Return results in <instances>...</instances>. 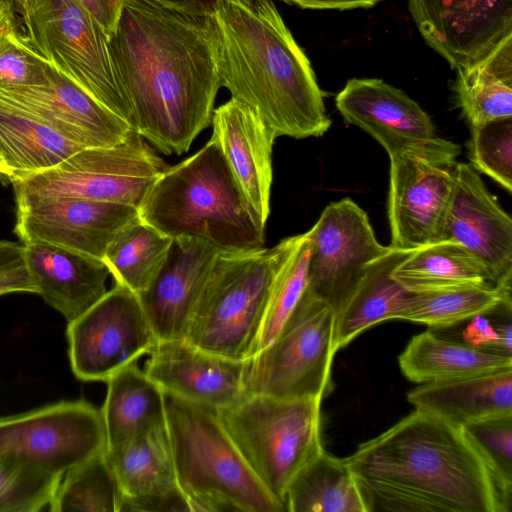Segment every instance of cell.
<instances>
[{"mask_svg": "<svg viewBox=\"0 0 512 512\" xmlns=\"http://www.w3.org/2000/svg\"><path fill=\"white\" fill-rule=\"evenodd\" d=\"M106 383L100 410L107 447L166 424L164 391L137 362L114 373Z\"/></svg>", "mask_w": 512, "mask_h": 512, "instance_id": "4316f807", "label": "cell"}, {"mask_svg": "<svg viewBox=\"0 0 512 512\" xmlns=\"http://www.w3.org/2000/svg\"><path fill=\"white\" fill-rule=\"evenodd\" d=\"M176 480L191 512H284L250 469L217 411L165 392Z\"/></svg>", "mask_w": 512, "mask_h": 512, "instance_id": "5b68a950", "label": "cell"}, {"mask_svg": "<svg viewBox=\"0 0 512 512\" xmlns=\"http://www.w3.org/2000/svg\"><path fill=\"white\" fill-rule=\"evenodd\" d=\"M23 292L37 294L27 266L24 244L0 240V296Z\"/></svg>", "mask_w": 512, "mask_h": 512, "instance_id": "60d3db41", "label": "cell"}, {"mask_svg": "<svg viewBox=\"0 0 512 512\" xmlns=\"http://www.w3.org/2000/svg\"><path fill=\"white\" fill-rule=\"evenodd\" d=\"M407 399L416 409L462 427L512 414V368L423 383L411 390Z\"/></svg>", "mask_w": 512, "mask_h": 512, "instance_id": "cb8c5ba5", "label": "cell"}, {"mask_svg": "<svg viewBox=\"0 0 512 512\" xmlns=\"http://www.w3.org/2000/svg\"><path fill=\"white\" fill-rule=\"evenodd\" d=\"M511 284L512 278H508L497 284L485 282L411 292L397 319L436 329L448 328L476 315L491 313L501 305L511 307Z\"/></svg>", "mask_w": 512, "mask_h": 512, "instance_id": "1f68e13d", "label": "cell"}, {"mask_svg": "<svg viewBox=\"0 0 512 512\" xmlns=\"http://www.w3.org/2000/svg\"><path fill=\"white\" fill-rule=\"evenodd\" d=\"M186 11L206 14L211 12L216 0H157Z\"/></svg>", "mask_w": 512, "mask_h": 512, "instance_id": "bcb514c9", "label": "cell"}, {"mask_svg": "<svg viewBox=\"0 0 512 512\" xmlns=\"http://www.w3.org/2000/svg\"><path fill=\"white\" fill-rule=\"evenodd\" d=\"M407 379L416 383L453 380L512 368V357L443 339L431 331L411 338L399 356Z\"/></svg>", "mask_w": 512, "mask_h": 512, "instance_id": "f1b7e54d", "label": "cell"}, {"mask_svg": "<svg viewBox=\"0 0 512 512\" xmlns=\"http://www.w3.org/2000/svg\"><path fill=\"white\" fill-rule=\"evenodd\" d=\"M0 3H4V4H8V5H10V4L8 3V0H0Z\"/></svg>", "mask_w": 512, "mask_h": 512, "instance_id": "681fc988", "label": "cell"}, {"mask_svg": "<svg viewBox=\"0 0 512 512\" xmlns=\"http://www.w3.org/2000/svg\"><path fill=\"white\" fill-rule=\"evenodd\" d=\"M343 118L372 136L389 156L435 136L427 112L402 90L377 78H352L337 94Z\"/></svg>", "mask_w": 512, "mask_h": 512, "instance_id": "7402d4cb", "label": "cell"}, {"mask_svg": "<svg viewBox=\"0 0 512 512\" xmlns=\"http://www.w3.org/2000/svg\"><path fill=\"white\" fill-rule=\"evenodd\" d=\"M460 151L434 136L389 156V246L414 250L441 240Z\"/></svg>", "mask_w": 512, "mask_h": 512, "instance_id": "8fae6325", "label": "cell"}, {"mask_svg": "<svg viewBox=\"0 0 512 512\" xmlns=\"http://www.w3.org/2000/svg\"><path fill=\"white\" fill-rule=\"evenodd\" d=\"M42 85L0 87V101L37 118L83 148L122 142L133 128L47 62Z\"/></svg>", "mask_w": 512, "mask_h": 512, "instance_id": "e0dca14e", "label": "cell"}, {"mask_svg": "<svg viewBox=\"0 0 512 512\" xmlns=\"http://www.w3.org/2000/svg\"><path fill=\"white\" fill-rule=\"evenodd\" d=\"M494 478L503 512L512 504V414L463 426Z\"/></svg>", "mask_w": 512, "mask_h": 512, "instance_id": "74e56055", "label": "cell"}, {"mask_svg": "<svg viewBox=\"0 0 512 512\" xmlns=\"http://www.w3.org/2000/svg\"><path fill=\"white\" fill-rule=\"evenodd\" d=\"M8 175H9L8 170H7L5 164L2 160V157L0 155V176H4V177L8 178Z\"/></svg>", "mask_w": 512, "mask_h": 512, "instance_id": "c3c4849f", "label": "cell"}, {"mask_svg": "<svg viewBox=\"0 0 512 512\" xmlns=\"http://www.w3.org/2000/svg\"><path fill=\"white\" fill-rule=\"evenodd\" d=\"M321 401L250 395L234 406L216 410L250 469L285 509L289 483L324 450Z\"/></svg>", "mask_w": 512, "mask_h": 512, "instance_id": "52a82bcc", "label": "cell"}, {"mask_svg": "<svg viewBox=\"0 0 512 512\" xmlns=\"http://www.w3.org/2000/svg\"><path fill=\"white\" fill-rule=\"evenodd\" d=\"M108 35L116 28L124 0H79Z\"/></svg>", "mask_w": 512, "mask_h": 512, "instance_id": "ee69618b", "label": "cell"}, {"mask_svg": "<svg viewBox=\"0 0 512 512\" xmlns=\"http://www.w3.org/2000/svg\"><path fill=\"white\" fill-rule=\"evenodd\" d=\"M167 168L132 130L116 145L83 148L49 170L11 183L16 204L73 197L138 208L148 188Z\"/></svg>", "mask_w": 512, "mask_h": 512, "instance_id": "30bf717a", "label": "cell"}, {"mask_svg": "<svg viewBox=\"0 0 512 512\" xmlns=\"http://www.w3.org/2000/svg\"><path fill=\"white\" fill-rule=\"evenodd\" d=\"M122 499L104 452L63 474L48 510L120 512Z\"/></svg>", "mask_w": 512, "mask_h": 512, "instance_id": "e575fe53", "label": "cell"}, {"mask_svg": "<svg viewBox=\"0 0 512 512\" xmlns=\"http://www.w3.org/2000/svg\"><path fill=\"white\" fill-rule=\"evenodd\" d=\"M456 70V100L470 127L512 117V34L484 58Z\"/></svg>", "mask_w": 512, "mask_h": 512, "instance_id": "f546056e", "label": "cell"}, {"mask_svg": "<svg viewBox=\"0 0 512 512\" xmlns=\"http://www.w3.org/2000/svg\"><path fill=\"white\" fill-rule=\"evenodd\" d=\"M285 502L290 512H367L346 458L324 450L293 477Z\"/></svg>", "mask_w": 512, "mask_h": 512, "instance_id": "4dcf8cb0", "label": "cell"}, {"mask_svg": "<svg viewBox=\"0 0 512 512\" xmlns=\"http://www.w3.org/2000/svg\"><path fill=\"white\" fill-rule=\"evenodd\" d=\"M66 336L71 370L82 381L106 382L158 342L138 294L119 283L68 322Z\"/></svg>", "mask_w": 512, "mask_h": 512, "instance_id": "7c38bea8", "label": "cell"}, {"mask_svg": "<svg viewBox=\"0 0 512 512\" xmlns=\"http://www.w3.org/2000/svg\"><path fill=\"white\" fill-rule=\"evenodd\" d=\"M61 478L26 459L0 455V512L48 509Z\"/></svg>", "mask_w": 512, "mask_h": 512, "instance_id": "8d00e7d4", "label": "cell"}, {"mask_svg": "<svg viewBox=\"0 0 512 512\" xmlns=\"http://www.w3.org/2000/svg\"><path fill=\"white\" fill-rule=\"evenodd\" d=\"M286 246L287 238L272 248L220 251L184 339L226 358H252L271 282Z\"/></svg>", "mask_w": 512, "mask_h": 512, "instance_id": "8992f818", "label": "cell"}, {"mask_svg": "<svg viewBox=\"0 0 512 512\" xmlns=\"http://www.w3.org/2000/svg\"><path fill=\"white\" fill-rule=\"evenodd\" d=\"M470 165L512 192V117L471 126Z\"/></svg>", "mask_w": 512, "mask_h": 512, "instance_id": "f35d334b", "label": "cell"}, {"mask_svg": "<svg viewBox=\"0 0 512 512\" xmlns=\"http://www.w3.org/2000/svg\"><path fill=\"white\" fill-rule=\"evenodd\" d=\"M463 330V343L490 352L511 356L512 327L510 322L494 326L486 314L476 315ZM512 357V356H511Z\"/></svg>", "mask_w": 512, "mask_h": 512, "instance_id": "b9f144b4", "label": "cell"}, {"mask_svg": "<svg viewBox=\"0 0 512 512\" xmlns=\"http://www.w3.org/2000/svg\"><path fill=\"white\" fill-rule=\"evenodd\" d=\"M137 210L143 222L171 238H200L220 251L264 247L265 228L250 212L213 139L168 167L148 188Z\"/></svg>", "mask_w": 512, "mask_h": 512, "instance_id": "277c9868", "label": "cell"}, {"mask_svg": "<svg viewBox=\"0 0 512 512\" xmlns=\"http://www.w3.org/2000/svg\"><path fill=\"white\" fill-rule=\"evenodd\" d=\"M410 252L389 246L386 252L366 264L358 285L335 316L336 351L371 326L397 319L411 292L392 274Z\"/></svg>", "mask_w": 512, "mask_h": 512, "instance_id": "d4e9b609", "label": "cell"}, {"mask_svg": "<svg viewBox=\"0 0 512 512\" xmlns=\"http://www.w3.org/2000/svg\"><path fill=\"white\" fill-rule=\"evenodd\" d=\"M408 11L453 69L476 63L512 34V0H408Z\"/></svg>", "mask_w": 512, "mask_h": 512, "instance_id": "2e32d148", "label": "cell"}, {"mask_svg": "<svg viewBox=\"0 0 512 512\" xmlns=\"http://www.w3.org/2000/svg\"><path fill=\"white\" fill-rule=\"evenodd\" d=\"M27 44L132 127L109 37L79 0H8ZM133 128V127H132ZM134 130V129H133Z\"/></svg>", "mask_w": 512, "mask_h": 512, "instance_id": "ba28073f", "label": "cell"}, {"mask_svg": "<svg viewBox=\"0 0 512 512\" xmlns=\"http://www.w3.org/2000/svg\"><path fill=\"white\" fill-rule=\"evenodd\" d=\"M248 361L211 353L185 339L161 340L149 353L144 371L163 391L219 410L248 397Z\"/></svg>", "mask_w": 512, "mask_h": 512, "instance_id": "ac0fdd59", "label": "cell"}, {"mask_svg": "<svg viewBox=\"0 0 512 512\" xmlns=\"http://www.w3.org/2000/svg\"><path fill=\"white\" fill-rule=\"evenodd\" d=\"M213 139L255 220L265 228L276 137L246 105L231 98L213 112Z\"/></svg>", "mask_w": 512, "mask_h": 512, "instance_id": "44dd1931", "label": "cell"}, {"mask_svg": "<svg viewBox=\"0 0 512 512\" xmlns=\"http://www.w3.org/2000/svg\"><path fill=\"white\" fill-rule=\"evenodd\" d=\"M440 241L467 249L493 284L512 277V220L470 164L458 162Z\"/></svg>", "mask_w": 512, "mask_h": 512, "instance_id": "d6986e66", "label": "cell"}, {"mask_svg": "<svg viewBox=\"0 0 512 512\" xmlns=\"http://www.w3.org/2000/svg\"><path fill=\"white\" fill-rule=\"evenodd\" d=\"M16 24V17L12 7L8 4L0 3V31Z\"/></svg>", "mask_w": 512, "mask_h": 512, "instance_id": "7dc6e473", "label": "cell"}, {"mask_svg": "<svg viewBox=\"0 0 512 512\" xmlns=\"http://www.w3.org/2000/svg\"><path fill=\"white\" fill-rule=\"evenodd\" d=\"M105 458L117 480L122 500L180 491L166 424L107 447Z\"/></svg>", "mask_w": 512, "mask_h": 512, "instance_id": "484cf974", "label": "cell"}, {"mask_svg": "<svg viewBox=\"0 0 512 512\" xmlns=\"http://www.w3.org/2000/svg\"><path fill=\"white\" fill-rule=\"evenodd\" d=\"M309 255V230L287 238L271 282L257 353L276 338L300 300L307 285Z\"/></svg>", "mask_w": 512, "mask_h": 512, "instance_id": "d590c367", "label": "cell"}, {"mask_svg": "<svg viewBox=\"0 0 512 512\" xmlns=\"http://www.w3.org/2000/svg\"><path fill=\"white\" fill-rule=\"evenodd\" d=\"M24 247L37 294L67 322L107 292L110 272L103 260L45 243H25Z\"/></svg>", "mask_w": 512, "mask_h": 512, "instance_id": "603a6c76", "label": "cell"}, {"mask_svg": "<svg viewBox=\"0 0 512 512\" xmlns=\"http://www.w3.org/2000/svg\"><path fill=\"white\" fill-rule=\"evenodd\" d=\"M336 352L335 313L305 288L276 338L249 359L247 394L323 399L333 389Z\"/></svg>", "mask_w": 512, "mask_h": 512, "instance_id": "9c48e42d", "label": "cell"}, {"mask_svg": "<svg viewBox=\"0 0 512 512\" xmlns=\"http://www.w3.org/2000/svg\"><path fill=\"white\" fill-rule=\"evenodd\" d=\"M220 250L206 240L173 238L165 262L138 294L158 341L184 339Z\"/></svg>", "mask_w": 512, "mask_h": 512, "instance_id": "ffe728a7", "label": "cell"}, {"mask_svg": "<svg viewBox=\"0 0 512 512\" xmlns=\"http://www.w3.org/2000/svg\"><path fill=\"white\" fill-rule=\"evenodd\" d=\"M47 61L24 40L17 25L0 31V87L42 85Z\"/></svg>", "mask_w": 512, "mask_h": 512, "instance_id": "ab89813d", "label": "cell"}, {"mask_svg": "<svg viewBox=\"0 0 512 512\" xmlns=\"http://www.w3.org/2000/svg\"><path fill=\"white\" fill-rule=\"evenodd\" d=\"M310 233L306 289L336 314L352 295L365 266L387 251L366 212L352 199L328 204Z\"/></svg>", "mask_w": 512, "mask_h": 512, "instance_id": "5bb4252c", "label": "cell"}, {"mask_svg": "<svg viewBox=\"0 0 512 512\" xmlns=\"http://www.w3.org/2000/svg\"><path fill=\"white\" fill-rule=\"evenodd\" d=\"M288 4L297 5L303 9L314 10H350L370 8L382 0H282Z\"/></svg>", "mask_w": 512, "mask_h": 512, "instance_id": "f6af8a7d", "label": "cell"}, {"mask_svg": "<svg viewBox=\"0 0 512 512\" xmlns=\"http://www.w3.org/2000/svg\"><path fill=\"white\" fill-rule=\"evenodd\" d=\"M392 276L413 293L491 282L486 267L452 241H438L411 250Z\"/></svg>", "mask_w": 512, "mask_h": 512, "instance_id": "d6a6232c", "label": "cell"}, {"mask_svg": "<svg viewBox=\"0 0 512 512\" xmlns=\"http://www.w3.org/2000/svg\"><path fill=\"white\" fill-rule=\"evenodd\" d=\"M190 511L181 491L141 499L122 500L121 511Z\"/></svg>", "mask_w": 512, "mask_h": 512, "instance_id": "7bdbcfd3", "label": "cell"}, {"mask_svg": "<svg viewBox=\"0 0 512 512\" xmlns=\"http://www.w3.org/2000/svg\"><path fill=\"white\" fill-rule=\"evenodd\" d=\"M81 149L37 118L0 101V155L10 181L49 170Z\"/></svg>", "mask_w": 512, "mask_h": 512, "instance_id": "83f0119b", "label": "cell"}, {"mask_svg": "<svg viewBox=\"0 0 512 512\" xmlns=\"http://www.w3.org/2000/svg\"><path fill=\"white\" fill-rule=\"evenodd\" d=\"M139 218L137 208L73 197L16 204L15 234L23 244L45 243L103 260L114 236Z\"/></svg>", "mask_w": 512, "mask_h": 512, "instance_id": "9a60e30c", "label": "cell"}, {"mask_svg": "<svg viewBox=\"0 0 512 512\" xmlns=\"http://www.w3.org/2000/svg\"><path fill=\"white\" fill-rule=\"evenodd\" d=\"M109 49L133 129L166 155L188 151L221 88L208 13L124 0Z\"/></svg>", "mask_w": 512, "mask_h": 512, "instance_id": "6da1fadb", "label": "cell"}, {"mask_svg": "<svg viewBox=\"0 0 512 512\" xmlns=\"http://www.w3.org/2000/svg\"><path fill=\"white\" fill-rule=\"evenodd\" d=\"M106 449L101 410L84 400L0 417V455L26 459L58 475Z\"/></svg>", "mask_w": 512, "mask_h": 512, "instance_id": "4fadbf2b", "label": "cell"}, {"mask_svg": "<svg viewBox=\"0 0 512 512\" xmlns=\"http://www.w3.org/2000/svg\"><path fill=\"white\" fill-rule=\"evenodd\" d=\"M172 240L137 218L114 236L103 261L116 283L139 294L165 262Z\"/></svg>", "mask_w": 512, "mask_h": 512, "instance_id": "836d02e7", "label": "cell"}, {"mask_svg": "<svg viewBox=\"0 0 512 512\" xmlns=\"http://www.w3.org/2000/svg\"><path fill=\"white\" fill-rule=\"evenodd\" d=\"M219 82L274 134L322 136L331 126L315 73L271 0H216L208 13Z\"/></svg>", "mask_w": 512, "mask_h": 512, "instance_id": "3957f363", "label": "cell"}, {"mask_svg": "<svg viewBox=\"0 0 512 512\" xmlns=\"http://www.w3.org/2000/svg\"><path fill=\"white\" fill-rule=\"evenodd\" d=\"M367 512H503L462 426L416 409L346 458Z\"/></svg>", "mask_w": 512, "mask_h": 512, "instance_id": "7a4b0ae2", "label": "cell"}]
</instances>
